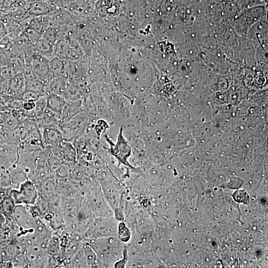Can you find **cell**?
<instances>
[{
    "label": "cell",
    "instance_id": "6da1fadb",
    "mask_svg": "<svg viewBox=\"0 0 268 268\" xmlns=\"http://www.w3.org/2000/svg\"><path fill=\"white\" fill-rule=\"evenodd\" d=\"M24 60L26 66L31 67L42 82L50 84L51 77L49 70V60L47 58L36 51Z\"/></svg>",
    "mask_w": 268,
    "mask_h": 268
},
{
    "label": "cell",
    "instance_id": "7a4b0ae2",
    "mask_svg": "<svg viewBox=\"0 0 268 268\" xmlns=\"http://www.w3.org/2000/svg\"><path fill=\"white\" fill-rule=\"evenodd\" d=\"M20 191L11 192V197L16 203H25L31 204L35 203L37 192L34 182L27 179L20 185Z\"/></svg>",
    "mask_w": 268,
    "mask_h": 268
},
{
    "label": "cell",
    "instance_id": "3957f363",
    "mask_svg": "<svg viewBox=\"0 0 268 268\" xmlns=\"http://www.w3.org/2000/svg\"><path fill=\"white\" fill-rule=\"evenodd\" d=\"M18 159V145L14 144H0V168L8 169Z\"/></svg>",
    "mask_w": 268,
    "mask_h": 268
},
{
    "label": "cell",
    "instance_id": "277c9868",
    "mask_svg": "<svg viewBox=\"0 0 268 268\" xmlns=\"http://www.w3.org/2000/svg\"><path fill=\"white\" fill-rule=\"evenodd\" d=\"M39 130L44 147L60 145L63 141L62 133L57 126H47Z\"/></svg>",
    "mask_w": 268,
    "mask_h": 268
},
{
    "label": "cell",
    "instance_id": "5b68a950",
    "mask_svg": "<svg viewBox=\"0 0 268 268\" xmlns=\"http://www.w3.org/2000/svg\"><path fill=\"white\" fill-rule=\"evenodd\" d=\"M26 84L23 73L12 76L9 81L7 94L15 99L21 100V97L25 91Z\"/></svg>",
    "mask_w": 268,
    "mask_h": 268
},
{
    "label": "cell",
    "instance_id": "8992f818",
    "mask_svg": "<svg viewBox=\"0 0 268 268\" xmlns=\"http://www.w3.org/2000/svg\"><path fill=\"white\" fill-rule=\"evenodd\" d=\"M66 103V100L61 95L50 92L46 96V108L61 116Z\"/></svg>",
    "mask_w": 268,
    "mask_h": 268
},
{
    "label": "cell",
    "instance_id": "52a82bcc",
    "mask_svg": "<svg viewBox=\"0 0 268 268\" xmlns=\"http://www.w3.org/2000/svg\"><path fill=\"white\" fill-rule=\"evenodd\" d=\"M56 10L49 5L45 0H39L33 3L25 16H39L48 14Z\"/></svg>",
    "mask_w": 268,
    "mask_h": 268
},
{
    "label": "cell",
    "instance_id": "ba28073f",
    "mask_svg": "<svg viewBox=\"0 0 268 268\" xmlns=\"http://www.w3.org/2000/svg\"><path fill=\"white\" fill-rule=\"evenodd\" d=\"M67 63V61L56 56L51 59L49 62V70L51 78L62 75H66Z\"/></svg>",
    "mask_w": 268,
    "mask_h": 268
},
{
    "label": "cell",
    "instance_id": "9c48e42d",
    "mask_svg": "<svg viewBox=\"0 0 268 268\" xmlns=\"http://www.w3.org/2000/svg\"><path fill=\"white\" fill-rule=\"evenodd\" d=\"M54 46V43L45 38L42 35L35 44V47L37 51L49 60L55 56Z\"/></svg>",
    "mask_w": 268,
    "mask_h": 268
},
{
    "label": "cell",
    "instance_id": "30bf717a",
    "mask_svg": "<svg viewBox=\"0 0 268 268\" xmlns=\"http://www.w3.org/2000/svg\"><path fill=\"white\" fill-rule=\"evenodd\" d=\"M67 84V78L66 75L53 77L49 85L50 92L63 96Z\"/></svg>",
    "mask_w": 268,
    "mask_h": 268
},
{
    "label": "cell",
    "instance_id": "8fae6325",
    "mask_svg": "<svg viewBox=\"0 0 268 268\" xmlns=\"http://www.w3.org/2000/svg\"><path fill=\"white\" fill-rule=\"evenodd\" d=\"M62 161L71 162L75 158L76 153L73 145L70 141L64 140L60 144Z\"/></svg>",
    "mask_w": 268,
    "mask_h": 268
},
{
    "label": "cell",
    "instance_id": "7c38bea8",
    "mask_svg": "<svg viewBox=\"0 0 268 268\" xmlns=\"http://www.w3.org/2000/svg\"><path fill=\"white\" fill-rule=\"evenodd\" d=\"M78 110V107L75 102L66 101L62 112L61 122L69 121L76 113Z\"/></svg>",
    "mask_w": 268,
    "mask_h": 268
},
{
    "label": "cell",
    "instance_id": "4fadbf2b",
    "mask_svg": "<svg viewBox=\"0 0 268 268\" xmlns=\"http://www.w3.org/2000/svg\"><path fill=\"white\" fill-rule=\"evenodd\" d=\"M88 266H96L97 264V256L89 244H84L82 249Z\"/></svg>",
    "mask_w": 268,
    "mask_h": 268
},
{
    "label": "cell",
    "instance_id": "5bb4252c",
    "mask_svg": "<svg viewBox=\"0 0 268 268\" xmlns=\"http://www.w3.org/2000/svg\"><path fill=\"white\" fill-rule=\"evenodd\" d=\"M118 232L119 239L123 242H126L130 237V232L125 224L121 223L118 227Z\"/></svg>",
    "mask_w": 268,
    "mask_h": 268
},
{
    "label": "cell",
    "instance_id": "9a60e30c",
    "mask_svg": "<svg viewBox=\"0 0 268 268\" xmlns=\"http://www.w3.org/2000/svg\"><path fill=\"white\" fill-rule=\"evenodd\" d=\"M47 245V250L50 253L52 254V255L58 253L60 249V243L57 237H53Z\"/></svg>",
    "mask_w": 268,
    "mask_h": 268
},
{
    "label": "cell",
    "instance_id": "2e32d148",
    "mask_svg": "<svg viewBox=\"0 0 268 268\" xmlns=\"http://www.w3.org/2000/svg\"><path fill=\"white\" fill-rule=\"evenodd\" d=\"M40 97V96L35 92L25 90L22 95L21 100L23 101L29 100L36 101Z\"/></svg>",
    "mask_w": 268,
    "mask_h": 268
},
{
    "label": "cell",
    "instance_id": "e0dca14e",
    "mask_svg": "<svg viewBox=\"0 0 268 268\" xmlns=\"http://www.w3.org/2000/svg\"><path fill=\"white\" fill-rule=\"evenodd\" d=\"M23 109L26 112L33 110L36 107V101L29 100L23 101Z\"/></svg>",
    "mask_w": 268,
    "mask_h": 268
},
{
    "label": "cell",
    "instance_id": "ac0fdd59",
    "mask_svg": "<svg viewBox=\"0 0 268 268\" xmlns=\"http://www.w3.org/2000/svg\"><path fill=\"white\" fill-rule=\"evenodd\" d=\"M8 35L4 23L0 20V41Z\"/></svg>",
    "mask_w": 268,
    "mask_h": 268
}]
</instances>
